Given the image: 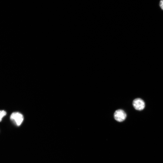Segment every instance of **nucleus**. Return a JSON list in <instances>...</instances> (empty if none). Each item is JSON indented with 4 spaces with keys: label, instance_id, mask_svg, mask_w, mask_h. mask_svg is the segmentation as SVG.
I'll return each instance as SVG.
<instances>
[{
    "label": "nucleus",
    "instance_id": "f257e3e1",
    "mask_svg": "<svg viewBox=\"0 0 163 163\" xmlns=\"http://www.w3.org/2000/svg\"><path fill=\"white\" fill-rule=\"evenodd\" d=\"M10 119L17 126H20L23 122L24 117L23 115L18 112H15L11 115Z\"/></svg>",
    "mask_w": 163,
    "mask_h": 163
},
{
    "label": "nucleus",
    "instance_id": "f03ea898",
    "mask_svg": "<svg viewBox=\"0 0 163 163\" xmlns=\"http://www.w3.org/2000/svg\"><path fill=\"white\" fill-rule=\"evenodd\" d=\"M114 117L115 119L117 121L121 122L125 119L127 115L124 111L119 109L115 111L114 114Z\"/></svg>",
    "mask_w": 163,
    "mask_h": 163
},
{
    "label": "nucleus",
    "instance_id": "7ed1b4c3",
    "mask_svg": "<svg viewBox=\"0 0 163 163\" xmlns=\"http://www.w3.org/2000/svg\"><path fill=\"white\" fill-rule=\"evenodd\" d=\"M133 105L134 108L138 110H142L145 107V104L144 101L140 98L134 99L133 101Z\"/></svg>",
    "mask_w": 163,
    "mask_h": 163
},
{
    "label": "nucleus",
    "instance_id": "20e7f679",
    "mask_svg": "<svg viewBox=\"0 0 163 163\" xmlns=\"http://www.w3.org/2000/svg\"><path fill=\"white\" fill-rule=\"evenodd\" d=\"M7 115V112L4 110H0V122H1L3 118Z\"/></svg>",
    "mask_w": 163,
    "mask_h": 163
},
{
    "label": "nucleus",
    "instance_id": "39448f33",
    "mask_svg": "<svg viewBox=\"0 0 163 163\" xmlns=\"http://www.w3.org/2000/svg\"><path fill=\"white\" fill-rule=\"evenodd\" d=\"M160 6L163 10V0H161L160 2Z\"/></svg>",
    "mask_w": 163,
    "mask_h": 163
}]
</instances>
